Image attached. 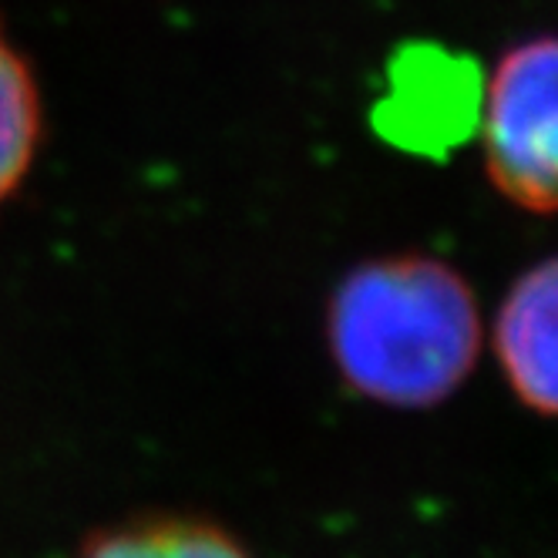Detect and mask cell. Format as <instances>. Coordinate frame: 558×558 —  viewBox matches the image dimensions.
I'll return each instance as SVG.
<instances>
[{"label": "cell", "mask_w": 558, "mask_h": 558, "mask_svg": "<svg viewBox=\"0 0 558 558\" xmlns=\"http://www.w3.org/2000/svg\"><path fill=\"white\" fill-rule=\"evenodd\" d=\"M330 350L343 380L387 408H434L468 380L482 350L471 287L441 259L356 266L330 303Z\"/></svg>", "instance_id": "6da1fadb"}, {"label": "cell", "mask_w": 558, "mask_h": 558, "mask_svg": "<svg viewBox=\"0 0 558 558\" xmlns=\"http://www.w3.org/2000/svg\"><path fill=\"white\" fill-rule=\"evenodd\" d=\"M558 48L551 34L501 51L482 95L485 169L495 189L525 213H555L558 169Z\"/></svg>", "instance_id": "7a4b0ae2"}, {"label": "cell", "mask_w": 558, "mask_h": 558, "mask_svg": "<svg viewBox=\"0 0 558 558\" xmlns=\"http://www.w3.org/2000/svg\"><path fill=\"white\" fill-rule=\"evenodd\" d=\"M555 306L558 269L545 259L514 279L495 320L498 364L518 401L542 417L555 414Z\"/></svg>", "instance_id": "3957f363"}, {"label": "cell", "mask_w": 558, "mask_h": 558, "mask_svg": "<svg viewBox=\"0 0 558 558\" xmlns=\"http://www.w3.org/2000/svg\"><path fill=\"white\" fill-rule=\"evenodd\" d=\"M41 142V92L0 21V206L27 179Z\"/></svg>", "instance_id": "277c9868"}, {"label": "cell", "mask_w": 558, "mask_h": 558, "mask_svg": "<svg viewBox=\"0 0 558 558\" xmlns=\"http://www.w3.org/2000/svg\"><path fill=\"white\" fill-rule=\"evenodd\" d=\"M82 558H253L243 545L232 542L222 529L206 522H145L122 532H111Z\"/></svg>", "instance_id": "5b68a950"}]
</instances>
